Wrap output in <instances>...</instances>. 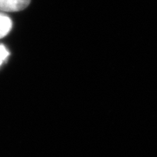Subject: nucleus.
Masks as SVG:
<instances>
[{
	"label": "nucleus",
	"mask_w": 157,
	"mask_h": 157,
	"mask_svg": "<svg viewBox=\"0 0 157 157\" xmlns=\"http://www.w3.org/2000/svg\"><path fill=\"white\" fill-rule=\"evenodd\" d=\"M13 27L12 20L7 15L0 12V39H2L9 34Z\"/></svg>",
	"instance_id": "f03ea898"
},
{
	"label": "nucleus",
	"mask_w": 157,
	"mask_h": 157,
	"mask_svg": "<svg viewBox=\"0 0 157 157\" xmlns=\"http://www.w3.org/2000/svg\"><path fill=\"white\" fill-rule=\"evenodd\" d=\"M10 56V52L7 49L5 48V45L0 44V66L2 65L4 62L5 61L7 57Z\"/></svg>",
	"instance_id": "7ed1b4c3"
},
{
	"label": "nucleus",
	"mask_w": 157,
	"mask_h": 157,
	"mask_svg": "<svg viewBox=\"0 0 157 157\" xmlns=\"http://www.w3.org/2000/svg\"><path fill=\"white\" fill-rule=\"evenodd\" d=\"M31 0H0V10L4 12H19L26 8Z\"/></svg>",
	"instance_id": "f257e3e1"
}]
</instances>
